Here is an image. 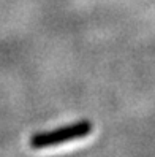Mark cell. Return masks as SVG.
Here are the masks:
<instances>
[{
	"instance_id": "1",
	"label": "cell",
	"mask_w": 155,
	"mask_h": 157,
	"mask_svg": "<svg viewBox=\"0 0 155 157\" xmlns=\"http://www.w3.org/2000/svg\"><path fill=\"white\" fill-rule=\"evenodd\" d=\"M92 128L94 127H92V122L90 121H78L75 124L56 128V130L35 133L30 138V146L33 147V149H43V147L57 146V144L67 143V141L79 140V138L87 136L90 132H92Z\"/></svg>"
}]
</instances>
